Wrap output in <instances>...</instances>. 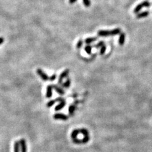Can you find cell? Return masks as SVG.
Here are the masks:
<instances>
[{
    "label": "cell",
    "instance_id": "cell-19",
    "mask_svg": "<svg viewBox=\"0 0 152 152\" xmlns=\"http://www.w3.org/2000/svg\"><path fill=\"white\" fill-rule=\"evenodd\" d=\"M83 40H82V39H80L79 41L77 42V44H76V48L78 49L81 48L82 47V46H83Z\"/></svg>",
    "mask_w": 152,
    "mask_h": 152
},
{
    "label": "cell",
    "instance_id": "cell-25",
    "mask_svg": "<svg viewBox=\"0 0 152 152\" xmlns=\"http://www.w3.org/2000/svg\"><path fill=\"white\" fill-rule=\"evenodd\" d=\"M77 0H69V3L70 4H73V3H75Z\"/></svg>",
    "mask_w": 152,
    "mask_h": 152
},
{
    "label": "cell",
    "instance_id": "cell-1",
    "mask_svg": "<svg viewBox=\"0 0 152 152\" xmlns=\"http://www.w3.org/2000/svg\"><path fill=\"white\" fill-rule=\"evenodd\" d=\"M120 32H121V29H115L112 30H99L98 34L100 37H108L119 34Z\"/></svg>",
    "mask_w": 152,
    "mask_h": 152
},
{
    "label": "cell",
    "instance_id": "cell-12",
    "mask_svg": "<svg viewBox=\"0 0 152 152\" xmlns=\"http://www.w3.org/2000/svg\"><path fill=\"white\" fill-rule=\"evenodd\" d=\"M97 39H98V38H88L85 39V42L89 44L92 43V42H95V41H97Z\"/></svg>",
    "mask_w": 152,
    "mask_h": 152
},
{
    "label": "cell",
    "instance_id": "cell-13",
    "mask_svg": "<svg viewBox=\"0 0 152 152\" xmlns=\"http://www.w3.org/2000/svg\"><path fill=\"white\" fill-rule=\"evenodd\" d=\"M20 146L19 141H15L14 143V152H19Z\"/></svg>",
    "mask_w": 152,
    "mask_h": 152
},
{
    "label": "cell",
    "instance_id": "cell-18",
    "mask_svg": "<svg viewBox=\"0 0 152 152\" xmlns=\"http://www.w3.org/2000/svg\"><path fill=\"white\" fill-rule=\"evenodd\" d=\"M56 102V101L55 99H53V100H51V101H48V102L47 103V104H46L47 107H52V106H53V105H54V104Z\"/></svg>",
    "mask_w": 152,
    "mask_h": 152
},
{
    "label": "cell",
    "instance_id": "cell-6",
    "mask_svg": "<svg viewBox=\"0 0 152 152\" xmlns=\"http://www.w3.org/2000/svg\"><path fill=\"white\" fill-rule=\"evenodd\" d=\"M20 149L21 152H27V145H26V141L24 139L20 140Z\"/></svg>",
    "mask_w": 152,
    "mask_h": 152
},
{
    "label": "cell",
    "instance_id": "cell-9",
    "mask_svg": "<svg viewBox=\"0 0 152 152\" xmlns=\"http://www.w3.org/2000/svg\"><path fill=\"white\" fill-rule=\"evenodd\" d=\"M53 89H55V90L58 93L60 94V95H64V93H65V91H64V90H63L62 88H61V87H58V86H56V85H53Z\"/></svg>",
    "mask_w": 152,
    "mask_h": 152
},
{
    "label": "cell",
    "instance_id": "cell-14",
    "mask_svg": "<svg viewBox=\"0 0 152 152\" xmlns=\"http://www.w3.org/2000/svg\"><path fill=\"white\" fill-rule=\"evenodd\" d=\"M79 133H79V129L74 130L72 133V134H71V136H72V138L73 139H76L77 135H78Z\"/></svg>",
    "mask_w": 152,
    "mask_h": 152
},
{
    "label": "cell",
    "instance_id": "cell-17",
    "mask_svg": "<svg viewBox=\"0 0 152 152\" xmlns=\"http://www.w3.org/2000/svg\"><path fill=\"white\" fill-rule=\"evenodd\" d=\"M91 50H92V47L89 45H87L85 47V51H86V53L87 54L90 55L91 53Z\"/></svg>",
    "mask_w": 152,
    "mask_h": 152
},
{
    "label": "cell",
    "instance_id": "cell-3",
    "mask_svg": "<svg viewBox=\"0 0 152 152\" xmlns=\"http://www.w3.org/2000/svg\"><path fill=\"white\" fill-rule=\"evenodd\" d=\"M36 72L39 77H41L43 81H48V80L50 79V77H49L48 75H47L46 73L44 72V71L42 70V69H37Z\"/></svg>",
    "mask_w": 152,
    "mask_h": 152
},
{
    "label": "cell",
    "instance_id": "cell-23",
    "mask_svg": "<svg viewBox=\"0 0 152 152\" xmlns=\"http://www.w3.org/2000/svg\"><path fill=\"white\" fill-rule=\"evenodd\" d=\"M56 76H57V75H56V74H53V75H52L51 77H50V81H54V80L56 79Z\"/></svg>",
    "mask_w": 152,
    "mask_h": 152
},
{
    "label": "cell",
    "instance_id": "cell-21",
    "mask_svg": "<svg viewBox=\"0 0 152 152\" xmlns=\"http://www.w3.org/2000/svg\"><path fill=\"white\" fill-rule=\"evenodd\" d=\"M106 48H106L105 45L103 46L101 48V50H100V54L103 55L104 53H105V52Z\"/></svg>",
    "mask_w": 152,
    "mask_h": 152
},
{
    "label": "cell",
    "instance_id": "cell-22",
    "mask_svg": "<svg viewBox=\"0 0 152 152\" xmlns=\"http://www.w3.org/2000/svg\"><path fill=\"white\" fill-rule=\"evenodd\" d=\"M103 45H105V43H104L103 41H101V42H99L98 44H97V45H95V48H99V47H101H101H102Z\"/></svg>",
    "mask_w": 152,
    "mask_h": 152
},
{
    "label": "cell",
    "instance_id": "cell-7",
    "mask_svg": "<svg viewBox=\"0 0 152 152\" xmlns=\"http://www.w3.org/2000/svg\"><path fill=\"white\" fill-rule=\"evenodd\" d=\"M53 85H48L46 87V97L47 98H50L52 96V91H53Z\"/></svg>",
    "mask_w": 152,
    "mask_h": 152
},
{
    "label": "cell",
    "instance_id": "cell-8",
    "mask_svg": "<svg viewBox=\"0 0 152 152\" xmlns=\"http://www.w3.org/2000/svg\"><path fill=\"white\" fill-rule=\"evenodd\" d=\"M65 104H66V102H65V99H64V100H63L62 101H61L58 105L56 106L55 108V110L56 111H59V110H60L61 109H62L63 107H65Z\"/></svg>",
    "mask_w": 152,
    "mask_h": 152
},
{
    "label": "cell",
    "instance_id": "cell-4",
    "mask_svg": "<svg viewBox=\"0 0 152 152\" xmlns=\"http://www.w3.org/2000/svg\"><path fill=\"white\" fill-rule=\"evenodd\" d=\"M53 119L56 120H63L66 121L68 119V117L63 113H56L53 115Z\"/></svg>",
    "mask_w": 152,
    "mask_h": 152
},
{
    "label": "cell",
    "instance_id": "cell-10",
    "mask_svg": "<svg viewBox=\"0 0 152 152\" xmlns=\"http://www.w3.org/2000/svg\"><path fill=\"white\" fill-rule=\"evenodd\" d=\"M149 14H150L149 12H142V13H141V14L136 15V18H144V17H147L148 15H149Z\"/></svg>",
    "mask_w": 152,
    "mask_h": 152
},
{
    "label": "cell",
    "instance_id": "cell-16",
    "mask_svg": "<svg viewBox=\"0 0 152 152\" xmlns=\"http://www.w3.org/2000/svg\"><path fill=\"white\" fill-rule=\"evenodd\" d=\"M75 110V106L73 105H72L70 106L69 108V114L70 115H72L73 113H74Z\"/></svg>",
    "mask_w": 152,
    "mask_h": 152
},
{
    "label": "cell",
    "instance_id": "cell-24",
    "mask_svg": "<svg viewBox=\"0 0 152 152\" xmlns=\"http://www.w3.org/2000/svg\"><path fill=\"white\" fill-rule=\"evenodd\" d=\"M4 42V38H0V45H1Z\"/></svg>",
    "mask_w": 152,
    "mask_h": 152
},
{
    "label": "cell",
    "instance_id": "cell-20",
    "mask_svg": "<svg viewBox=\"0 0 152 152\" xmlns=\"http://www.w3.org/2000/svg\"><path fill=\"white\" fill-rule=\"evenodd\" d=\"M83 3H84V5L86 7H89L91 5V2L89 0H83Z\"/></svg>",
    "mask_w": 152,
    "mask_h": 152
},
{
    "label": "cell",
    "instance_id": "cell-11",
    "mask_svg": "<svg viewBox=\"0 0 152 152\" xmlns=\"http://www.w3.org/2000/svg\"><path fill=\"white\" fill-rule=\"evenodd\" d=\"M125 34L124 33H122L120 36V38H119V42L121 45H123L124 42H125Z\"/></svg>",
    "mask_w": 152,
    "mask_h": 152
},
{
    "label": "cell",
    "instance_id": "cell-5",
    "mask_svg": "<svg viewBox=\"0 0 152 152\" xmlns=\"http://www.w3.org/2000/svg\"><path fill=\"white\" fill-rule=\"evenodd\" d=\"M69 69H66L63 71V72L60 74V77H59L58 84H62V81H63V79L65 78L66 77H67V75H69Z\"/></svg>",
    "mask_w": 152,
    "mask_h": 152
},
{
    "label": "cell",
    "instance_id": "cell-2",
    "mask_svg": "<svg viewBox=\"0 0 152 152\" xmlns=\"http://www.w3.org/2000/svg\"><path fill=\"white\" fill-rule=\"evenodd\" d=\"M150 2H148V1H145L143 2L142 3L138 5V6L134 8V12L135 13V14H136V13H138L143 8L150 7Z\"/></svg>",
    "mask_w": 152,
    "mask_h": 152
},
{
    "label": "cell",
    "instance_id": "cell-15",
    "mask_svg": "<svg viewBox=\"0 0 152 152\" xmlns=\"http://www.w3.org/2000/svg\"><path fill=\"white\" fill-rule=\"evenodd\" d=\"M70 84H71L70 79H68L66 81L63 83L62 86H63V87H65V88H68V87H69V86H70Z\"/></svg>",
    "mask_w": 152,
    "mask_h": 152
}]
</instances>
